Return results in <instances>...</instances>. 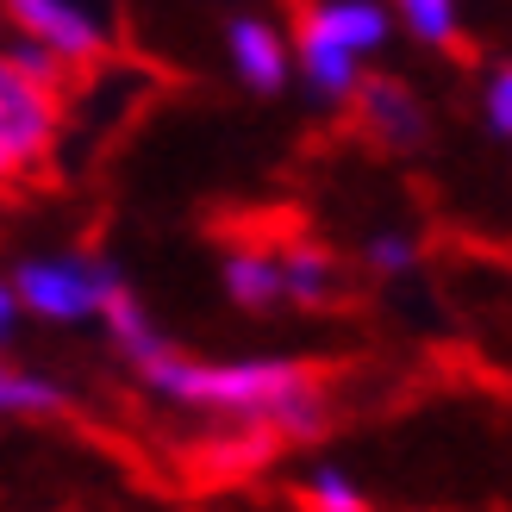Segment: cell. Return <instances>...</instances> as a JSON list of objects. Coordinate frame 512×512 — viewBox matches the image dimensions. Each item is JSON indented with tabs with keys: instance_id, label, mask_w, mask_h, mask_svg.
<instances>
[{
	"instance_id": "obj_13",
	"label": "cell",
	"mask_w": 512,
	"mask_h": 512,
	"mask_svg": "<svg viewBox=\"0 0 512 512\" xmlns=\"http://www.w3.org/2000/svg\"><path fill=\"white\" fill-rule=\"evenodd\" d=\"M400 19L413 25L419 44H456V0H400Z\"/></svg>"
},
{
	"instance_id": "obj_2",
	"label": "cell",
	"mask_w": 512,
	"mask_h": 512,
	"mask_svg": "<svg viewBox=\"0 0 512 512\" xmlns=\"http://www.w3.org/2000/svg\"><path fill=\"white\" fill-rule=\"evenodd\" d=\"M13 300L38 319H57V325H75V319H94L100 300L119 288V269L113 263H94V256H32L19 263V275L7 281Z\"/></svg>"
},
{
	"instance_id": "obj_7",
	"label": "cell",
	"mask_w": 512,
	"mask_h": 512,
	"mask_svg": "<svg viewBox=\"0 0 512 512\" xmlns=\"http://www.w3.org/2000/svg\"><path fill=\"white\" fill-rule=\"evenodd\" d=\"M232 63L238 75L256 88V94H275V88H288V38L275 32L269 19H232Z\"/></svg>"
},
{
	"instance_id": "obj_1",
	"label": "cell",
	"mask_w": 512,
	"mask_h": 512,
	"mask_svg": "<svg viewBox=\"0 0 512 512\" xmlns=\"http://www.w3.org/2000/svg\"><path fill=\"white\" fill-rule=\"evenodd\" d=\"M138 375L175 406H207L225 419H250V425H275L281 438H319L325 431V388L300 363L281 356H250V363H194L175 356L169 344L150 350Z\"/></svg>"
},
{
	"instance_id": "obj_15",
	"label": "cell",
	"mask_w": 512,
	"mask_h": 512,
	"mask_svg": "<svg viewBox=\"0 0 512 512\" xmlns=\"http://www.w3.org/2000/svg\"><path fill=\"white\" fill-rule=\"evenodd\" d=\"M413 263H419V244H413V238H400V232L369 238V269H375V275H406Z\"/></svg>"
},
{
	"instance_id": "obj_18",
	"label": "cell",
	"mask_w": 512,
	"mask_h": 512,
	"mask_svg": "<svg viewBox=\"0 0 512 512\" xmlns=\"http://www.w3.org/2000/svg\"><path fill=\"white\" fill-rule=\"evenodd\" d=\"M13 169H19V163L7 157V150H0V182H7V175H13Z\"/></svg>"
},
{
	"instance_id": "obj_16",
	"label": "cell",
	"mask_w": 512,
	"mask_h": 512,
	"mask_svg": "<svg viewBox=\"0 0 512 512\" xmlns=\"http://www.w3.org/2000/svg\"><path fill=\"white\" fill-rule=\"evenodd\" d=\"M488 132H494V138L512 132V69H506V63L494 69V82H488Z\"/></svg>"
},
{
	"instance_id": "obj_11",
	"label": "cell",
	"mask_w": 512,
	"mask_h": 512,
	"mask_svg": "<svg viewBox=\"0 0 512 512\" xmlns=\"http://www.w3.org/2000/svg\"><path fill=\"white\" fill-rule=\"evenodd\" d=\"M100 319H107V331H113V344H119L125 356H132V363H144L150 350H163V338H157V325H150V319H144V306H138L132 294H125V281H119V288H113L107 300H100Z\"/></svg>"
},
{
	"instance_id": "obj_8",
	"label": "cell",
	"mask_w": 512,
	"mask_h": 512,
	"mask_svg": "<svg viewBox=\"0 0 512 512\" xmlns=\"http://www.w3.org/2000/svg\"><path fill=\"white\" fill-rule=\"evenodd\" d=\"M356 100H363V119H369V132L381 144L406 150V144L425 138V113H419V100L400 82H356Z\"/></svg>"
},
{
	"instance_id": "obj_17",
	"label": "cell",
	"mask_w": 512,
	"mask_h": 512,
	"mask_svg": "<svg viewBox=\"0 0 512 512\" xmlns=\"http://www.w3.org/2000/svg\"><path fill=\"white\" fill-rule=\"evenodd\" d=\"M13 313H19V300H13V288H7V281H0V338L13 331Z\"/></svg>"
},
{
	"instance_id": "obj_4",
	"label": "cell",
	"mask_w": 512,
	"mask_h": 512,
	"mask_svg": "<svg viewBox=\"0 0 512 512\" xmlns=\"http://www.w3.org/2000/svg\"><path fill=\"white\" fill-rule=\"evenodd\" d=\"M7 19H13L32 44H44L50 57H63V63H94L100 50H107L100 19L82 13L75 0H7Z\"/></svg>"
},
{
	"instance_id": "obj_12",
	"label": "cell",
	"mask_w": 512,
	"mask_h": 512,
	"mask_svg": "<svg viewBox=\"0 0 512 512\" xmlns=\"http://www.w3.org/2000/svg\"><path fill=\"white\" fill-rule=\"evenodd\" d=\"M63 406H69V394L57 388V381L0 363V413H13V419H50V413H63Z\"/></svg>"
},
{
	"instance_id": "obj_14",
	"label": "cell",
	"mask_w": 512,
	"mask_h": 512,
	"mask_svg": "<svg viewBox=\"0 0 512 512\" xmlns=\"http://www.w3.org/2000/svg\"><path fill=\"white\" fill-rule=\"evenodd\" d=\"M306 506H313V512H375L363 494L350 488V475H338V469H319V475H313V494H306Z\"/></svg>"
},
{
	"instance_id": "obj_3",
	"label": "cell",
	"mask_w": 512,
	"mask_h": 512,
	"mask_svg": "<svg viewBox=\"0 0 512 512\" xmlns=\"http://www.w3.org/2000/svg\"><path fill=\"white\" fill-rule=\"evenodd\" d=\"M57 144V88L32 82L13 57H0V150L13 163H38Z\"/></svg>"
},
{
	"instance_id": "obj_6",
	"label": "cell",
	"mask_w": 512,
	"mask_h": 512,
	"mask_svg": "<svg viewBox=\"0 0 512 512\" xmlns=\"http://www.w3.org/2000/svg\"><path fill=\"white\" fill-rule=\"evenodd\" d=\"M294 38H300V75L306 88H313L319 100H350L356 82H363V69H356V50H344L338 38H325L313 19L294 13Z\"/></svg>"
},
{
	"instance_id": "obj_5",
	"label": "cell",
	"mask_w": 512,
	"mask_h": 512,
	"mask_svg": "<svg viewBox=\"0 0 512 512\" xmlns=\"http://www.w3.org/2000/svg\"><path fill=\"white\" fill-rule=\"evenodd\" d=\"M294 13L313 19L325 38H338L356 57H369V50L388 44V7H381V0H294Z\"/></svg>"
},
{
	"instance_id": "obj_9",
	"label": "cell",
	"mask_w": 512,
	"mask_h": 512,
	"mask_svg": "<svg viewBox=\"0 0 512 512\" xmlns=\"http://www.w3.org/2000/svg\"><path fill=\"white\" fill-rule=\"evenodd\" d=\"M275 263H281V294L300 300V306H325L338 294V263H331L325 250H313V244H288Z\"/></svg>"
},
{
	"instance_id": "obj_10",
	"label": "cell",
	"mask_w": 512,
	"mask_h": 512,
	"mask_svg": "<svg viewBox=\"0 0 512 512\" xmlns=\"http://www.w3.org/2000/svg\"><path fill=\"white\" fill-rule=\"evenodd\" d=\"M225 294L250 306V313H263V306L281 300V263L269 250H232L225 256Z\"/></svg>"
}]
</instances>
